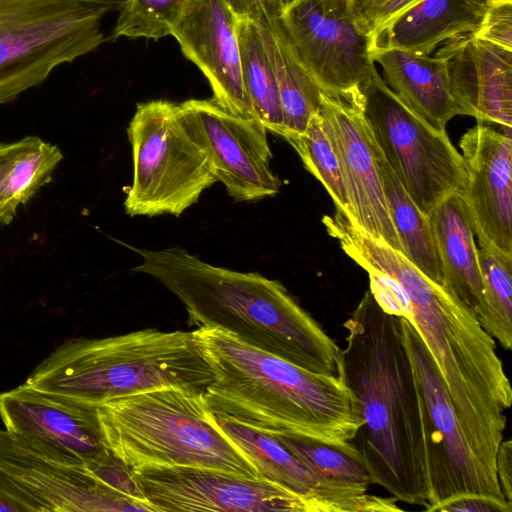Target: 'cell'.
I'll use <instances>...</instances> for the list:
<instances>
[{
  "mask_svg": "<svg viewBox=\"0 0 512 512\" xmlns=\"http://www.w3.org/2000/svg\"><path fill=\"white\" fill-rule=\"evenodd\" d=\"M340 246L368 273L369 291L380 307L406 319L416 330L474 453L497 478L496 453L504 437L512 389L494 338L445 287L360 227H351Z\"/></svg>",
  "mask_w": 512,
  "mask_h": 512,
  "instance_id": "obj_1",
  "label": "cell"
},
{
  "mask_svg": "<svg viewBox=\"0 0 512 512\" xmlns=\"http://www.w3.org/2000/svg\"><path fill=\"white\" fill-rule=\"evenodd\" d=\"M343 378L355 396L361 425L352 440L372 484L397 501H428L422 396L400 317L365 292L344 323Z\"/></svg>",
  "mask_w": 512,
  "mask_h": 512,
  "instance_id": "obj_2",
  "label": "cell"
},
{
  "mask_svg": "<svg viewBox=\"0 0 512 512\" xmlns=\"http://www.w3.org/2000/svg\"><path fill=\"white\" fill-rule=\"evenodd\" d=\"M192 334L214 375L204 398L216 417L317 440L360 460L351 443L361 425L358 405L343 376L308 371L218 328Z\"/></svg>",
  "mask_w": 512,
  "mask_h": 512,
  "instance_id": "obj_3",
  "label": "cell"
},
{
  "mask_svg": "<svg viewBox=\"0 0 512 512\" xmlns=\"http://www.w3.org/2000/svg\"><path fill=\"white\" fill-rule=\"evenodd\" d=\"M130 248L142 258L132 271L175 295L190 326L218 328L308 371L343 376L342 349L281 282L211 265L179 246Z\"/></svg>",
  "mask_w": 512,
  "mask_h": 512,
  "instance_id": "obj_4",
  "label": "cell"
},
{
  "mask_svg": "<svg viewBox=\"0 0 512 512\" xmlns=\"http://www.w3.org/2000/svg\"><path fill=\"white\" fill-rule=\"evenodd\" d=\"M214 379L192 332L146 328L104 338H74L42 360L24 383L76 405L95 408L161 387L204 392Z\"/></svg>",
  "mask_w": 512,
  "mask_h": 512,
  "instance_id": "obj_5",
  "label": "cell"
},
{
  "mask_svg": "<svg viewBox=\"0 0 512 512\" xmlns=\"http://www.w3.org/2000/svg\"><path fill=\"white\" fill-rule=\"evenodd\" d=\"M105 446L130 469L187 466L264 479L219 427L204 392L161 387L95 407Z\"/></svg>",
  "mask_w": 512,
  "mask_h": 512,
  "instance_id": "obj_6",
  "label": "cell"
},
{
  "mask_svg": "<svg viewBox=\"0 0 512 512\" xmlns=\"http://www.w3.org/2000/svg\"><path fill=\"white\" fill-rule=\"evenodd\" d=\"M110 12L89 0H0V105L97 50Z\"/></svg>",
  "mask_w": 512,
  "mask_h": 512,
  "instance_id": "obj_7",
  "label": "cell"
},
{
  "mask_svg": "<svg viewBox=\"0 0 512 512\" xmlns=\"http://www.w3.org/2000/svg\"><path fill=\"white\" fill-rule=\"evenodd\" d=\"M176 103L137 104L127 135L133 179L124 201L130 216H180L217 182L202 149L179 124Z\"/></svg>",
  "mask_w": 512,
  "mask_h": 512,
  "instance_id": "obj_8",
  "label": "cell"
},
{
  "mask_svg": "<svg viewBox=\"0 0 512 512\" xmlns=\"http://www.w3.org/2000/svg\"><path fill=\"white\" fill-rule=\"evenodd\" d=\"M364 114L376 144L418 208L429 217L452 195H461L467 170L446 130L415 113L375 68L361 86Z\"/></svg>",
  "mask_w": 512,
  "mask_h": 512,
  "instance_id": "obj_9",
  "label": "cell"
},
{
  "mask_svg": "<svg viewBox=\"0 0 512 512\" xmlns=\"http://www.w3.org/2000/svg\"><path fill=\"white\" fill-rule=\"evenodd\" d=\"M403 338L422 396V419L428 501L425 511L465 494L497 498L498 479L474 453L460 424L448 390L420 336L400 317Z\"/></svg>",
  "mask_w": 512,
  "mask_h": 512,
  "instance_id": "obj_10",
  "label": "cell"
},
{
  "mask_svg": "<svg viewBox=\"0 0 512 512\" xmlns=\"http://www.w3.org/2000/svg\"><path fill=\"white\" fill-rule=\"evenodd\" d=\"M274 9L296 57L322 91L349 93L369 79L375 41L352 0H286Z\"/></svg>",
  "mask_w": 512,
  "mask_h": 512,
  "instance_id": "obj_11",
  "label": "cell"
},
{
  "mask_svg": "<svg viewBox=\"0 0 512 512\" xmlns=\"http://www.w3.org/2000/svg\"><path fill=\"white\" fill-rule=\"evenodd\" d=\"M0 496L18 512H153L88 468L47 456L5 429H0Z\"/></svg>",
  "mask_w": 512,
  "mask_h": 512,
  "instance_id": "obj_12",
  "label": "cell"
},
{
  "mask_svg": "<svg viewBox=\"0 0 512 512\" xmlns=\"http://www.w3.org/2000/svg\"><path fill=\"white\" fill-rule=\"evenodd\" d=\"M175 113L233 200L254 202L279 193L282 183L271 169L267 129L259 120L231 114L213 98L176 103Z\"/></svg>",
  "mask_w": 512,
  "mask_h": 512,
  "instance_id": "obj_13",
  "label": "cell"
},
{
  "mask_svg": "<svg viewBox=\"0 0 512 512\" xmlns=\"http://www.w3.org/2000/svg\"><path fill=\"white\" fill-rule=\"evenodd\" d=\"M153 512H313L297 494L266 479H249L187 466L130 469Z\"/></svg>",
  "mask_w": 512,
  "mask_h": 512,
  "instance_id": "obj_14",
  "label": "cell"
},
{
  "mask_svg": "<svg viewBox=\"0 0 512 512\" xmlns=\"http://www.w3.org/2000/svg\"><path fill=\"white\" fill-rule=\"evenodd\" d=\"M318 112L339 161L352 220L403 254L384 197L376 142L365 118L361 88L345 94L321 90Z\"/></svg>",
  "mask_w": 512,
  "mask_h": 512,
  "instance_id": "obj_15",
  "label": "cell"
},
{
  "mask_svg": "<svg viewBox=\"0 0 512 512\" xmlns=\"http://www.w3.org/2000/svg\"><path fill=\"white\" fill-rule=\"evenodd\" d=\"M0 419L5 430L65 464L92 471L113 456L95 408L60 400L26 383L0 392Z\"/></svg>",
  "mask_w": 512,
  "mask_h": 512,
  "instance_id": "obj_16",
  "label": "cell"
},
{
  "mask_svg": "<svg viewBox=\"0 0 512 512\" xmlns=\"http://www.w3.org/2000/svg\"><path fill=\"white\" fill-rule=\"evenodd\" d=\"M240 12L231 0H189L170 35L204 74L217 104L236 116L255 118L241 75Z\"/></svg>",
  "mask_w": 512,
  "mask_h": 512,
  "instance_id": "obj_17",
  "label": "cell"
},
{
  "mask_svg": "<svg viewBox=\"0 0 512 512\" xmlns=\"http://www.w3.org/2000/svg\"><path fill=\"white\" fill-rule=\"evenodd\" d=\"M467 170L461 195L480 248L512 256L511 135L477 123L459 141Z\"/></svg>",
  "mask_w": 512,
  "mask_h": 512,
  "instance_id": "obj_18",
  "label": "cell"
},
{
  "mask_svg": "<svg viewBox=\"0 0 512 512\" xmlns=\"http://www.w3.org/2000/svg\"><path fill=\"white\" fill-rule=\"evenodd\" d=\"M451 93L460 115L496 124L511 135L512 50L465 34L442 43Z\"/></svg>",
  "mask_w": 512,
  "mask_h": 512,
  "instance_id": "obj_19",
  "label": "cell"
},
{
  "mask_svg": "<svg viewBox=\"0 0 512 512\" xmlns=\"http://www.w3.org/2000/svg\"><path fill=\"white\" fill-rule=\"evenodd\" d=\"M443 287L463 302L484 328L487 308L472 224L461 197L452 195L429 215Z\"/></svg>",
  "mask_w": 512,
  "mask_h": 512,
  "instance_id": "obj_20",
  "label": "cell"
},
{
  "mask_svg": "<svg viewBox=\"0 0 512 512\" xmlns=\"http://www.w3.org/2000/svg\"><path fill=\"white\" fill-rule=\"evenodd\" d=\"M372 58L392 91L430 125L446 130L447 123L460 115L444 57L377 47Z\"/></svg>",
  "mask_w": 512,
  "mask_h": 512,
  "instance_id": "obj_21",
  "label": "cell"
},
{
  "mask_svg": "<svg viewBox=\"0 0 512 512\" xmlns=\"http://www.w3.org/2000/svg\"><path fill=\"white\" fill-rule=\"evenodd\" d=\"M490 0H420L395 17L376 38V47L429 55L452 38L478 29Z\"/></svg>",
  "mask_w": 512,
  "mask_h": 512,
  "instance_id": "obj_22",
  "label": "cell"
},
{
  "mask_svg": "<svg viewBox=\"0 0 512 512\" xmlns=\"http://www.w3.org/2000/svg\"><path fill=\"white\" fill-rule=\"evenodd\" d=\"M245 3L257 21L275 72L283 116L282 137L302 133L319 110L321 89L296 57L274 7L262 2Z\"/></svg>",
  "mask_w": 512,
  "mask_h": 512,
  "instance_id": "obj_23",
  "label": "cell"
},
{
  "mask_svg": "<svg viewBox=\"0 0 512 512\" xmlns=\"http://www.w3.org/2000/svg\"><path fill=\"white\" fill-rule=\"evenodd\" d=\"M382 189L403 255L430 280L443 286V277L429 217L404 189L376 144Z\"/></svg>",
  "mask_w": 512,
  "mask_h": 512,
  "instance_id": "obj_24",
  "label": "cell"
},
{
  "mask_svg": "<svg viewBox=\"0 0 512 512\" xmlns=\"http://www.w3.org/2000/svg\"><path fill=\"white\" fill-rule=\"evenodd\" d=\"M241 75L253 116L267 131L283 134L278 85L258 24L251 11L241 9L238 23Z\"/></svg>",
  "mask_w": 512,
  "mask_h": 512,
  "instance_id": "obj_25",
  "label": "cell"
},
{
  "mask_svg": "<svg viewBox=\"0 0 512 512\" xmlns=\"http://www.w3.org/2000/svg\"><path fill=\"white\" fill-rule=\"evenodd\" d=\"M63 159L60 148L31 136L27 147L16 159L2 185L0 224L12 222L19 206L26 204L52 177Z\"/></svg>",
  "mask_w": 512,
  "mask_h": 512,
  "instance_id": "obj_26",
  "label": "cell"
},
{
  "mask_svg": "<svg viewBox=\"0 0 512 512\" xmlns=\"http://www.w3.org/2000/svg\"><path fill=\"white\" fill-rule=\"evenodd\" d=\"M487 323L484 329L504 350L512 348V256L479 248Z\"/></svg>",
  "mask_w": 512,
  "mask_h": 512,
  "instance_id": "obj_27",
  "label": "cell"
},
{
  "mask_svg": "<svg viewBox=\"0 0 512 512\" xmlns=\"http://www.w3.org/2000/svg\"><path fill=\"white\" fill-rule=\"evenodd\" d=\"M284 139L298 153L306 170L323 184L336 208L351 218V205L339 161L324 130L319 112L311 117L302 133Z\"/></svg>",
  "mask_w": 512,
  "mask_h": 512,
  "instance_id": "obj_28",
  "label": "cell"
},
{
  "mask_svg": "<svg viewBox=\"0 0 512 512\" xmlns=\"http://www.w3.org/2000/svg\"><path fill=\"white\" fill-rule=\"evenodd\" d=\"M274 437L312 473L325 481L361 489H369L372 484L361 461L337 447L297 436Z\"/></svg>",
  "mask_w": 512,
  "mask_h": 512,
  "instance_id": "obj_29",
  "label": "cell"
},
{
  "mask_svg": "<svg viewBox=\"0 0 512 512\" xmlns=\"http://www.w3.org/2000/svg\"><path fill=\"white\" fill-rule=\"evenodd\" d=\"M189 0H125L113 38H147L159 40L170 30Z\"/></svg>",
  "mask_w": 512,
  "mask_h": 512,
  "instance_id": "obj_30",
  "label": "cell"
},
{
  "mask_svg": "<svg viewBox=\"0 0 512 512\" xmlns=\"http://www.w3.org/2000/svg\"><path fill=\"white\" fill-rule=\"evenodd\" d=\"M476 38L512 50V0H492L478 27Z\"/></svg>",
  "mask_w": 512,
  "mask_h": 512,
  "instance_id": "obj_31",
  "label": "cell"
},
{
  "mask_svg": "<svg viewBox=\"0 0 512 512\" xmlns=\"http://www.w3.org/2000/svg\"><path fill=\"white\" fill-rule=\"evenodd\" d=\"M420 0H352L357 16L375 41L402 11Z\"/></svg>",
  "mask_w": 512,
  "mask_h": 512,
  "instance_id": "obj_32",
  "label": "cell"
},
{
  "mask_svg": "<svg viewBox=\"0 0 512 512\" xmlns=\"http://www.w3.org/2000/svg\"><path fill=\"white\" fill-rule=\"evenodd\" d=\"M506 499L483 494H465L437 506L433 512H511Z\"/></svg>",
  "mask_w": 512,
  "mask_h": 512,
  "instance_id": "obj_33",
  "label": "cell"
},
{
  "mask_svg": "<svg viewBox=\"0 0 512 512\" xmlns=\"http://www.w3.org/2000/svg\"><path fill=\"white\" fill-rule=\"evenodd\" d=\"M495 469L505 499L512 503V441L504 439L498 446Z\"/></svg>",
  "mask_w": 512,
  "mask_h": 512,
  "instance_id": "obj_34",
  "label": "cell"
},
{
  "mask_svg": "<svg viewBox=\"0 0 512 512\" xmlns=\"http://www.w3.org/2000/svg\"><path fill=\"white\" fill-rule=\"evenodd\" d=\"M31 136H27L18 141L6 143L0 142V195L4 180L15 163L16 159L27 147Z\"/></svg>",
  "mask_w": 512,
  "mask_h": 512,
  "instance_id": "obj_35",
  "label": "cell"
},
{
  "mask_svg": "<svg viewBox=\"0 0 512 512\" xmlns=\"http://www.w3.org/2000/svg\"><path fill=\"white\" fill-rule=\"evenodd\" d=\"M109 6L113 11H119L125 0H89Z\"/></svg>",
  "mask_w": 512,
  "mask_h": 512,
  "instance_id": "obj_36",
  "label": "cell"
},
{
  "mask_svg": "<svg viewBox=\"0 0 512 512\" xmlns=\"http://www.w3.org/2000/svg\"><path fill=\"white\" fill-rule=\"evenodd\" d=\"M3 511L18 512L17 508L13 504H11L7 500H5L2 496H0V512H3Z\"/></svg>",
  "mask_w": 512,
  "mask_h": 512,
  "instance_id": "obj_37",
  "label": "cell"
},
{
  "mask_svg": "<svg viewBox=\"0 0 512 512\" xmlns=\"http://www.w3.org/2000/svg\"><path fill=\"white\" fill-rule=\"evenodd\" d=\"M244 1L245 2H262V3H265V4L273 6V7H278L282 3H284L286 0H244Z\"/></svg>",
  "mask_w": 512,
  "mask_h": 512,
  "instance_id": "obj_38",
  "label": "cell"
},
{
  "mask_svg": "<svg viewBox=\"0 0 512 512\" xmlns=\"http://www.w3.org/2000/svg\"><path fill=\"white\" fill-rule=\"evenodd\" d=\"M490 1H492V0H490Z\"/></svg>",
  "mask_w": 512,
  "mask_h": 512,
  "instance_id": "obj_39",
  "label": "cell"
}]
</instances>
